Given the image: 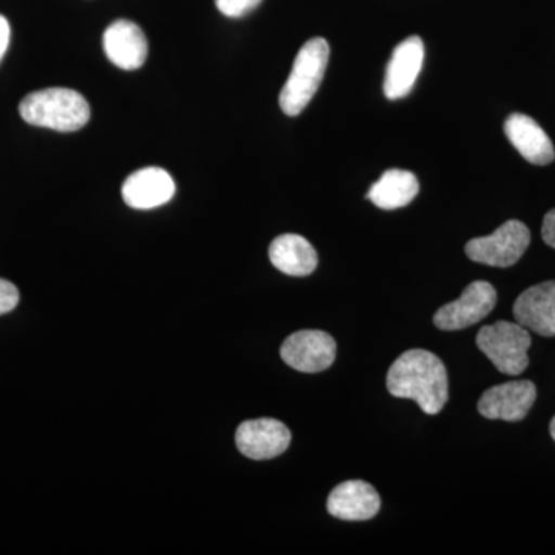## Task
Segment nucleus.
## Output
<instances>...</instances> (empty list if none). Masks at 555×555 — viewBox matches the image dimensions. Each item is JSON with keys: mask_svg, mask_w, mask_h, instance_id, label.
I'll use <instances>...</instances> for the list:
<instances>
[{"mask_svg": "<svg viewBox=\"0 0 555 555\" xmlns=\"http://www.w3.org/2000/svg\"><path fill=\"white\" fill-rule=\"evenodd\" d=\"M262 0H215L217 9L228 17H243L257 9Z\"/></svg>", "mask_w": 555, "mask_h": 555, "instance_id": "nucleus-18", "label": "nucleus"}, {"mask_svg": "<svg viewBox=\"0 0 555 555\" xmlns=\"http://www.w3.org/2000/svg\"><path fill=\"white\" fill-rule=\"evenodd\" d=\"M102 46L108 61L127 72L141 68L147 61V38L134 22L126 20L113 22L104 33Z\"/></svg>", "mask_w": 555, "mask_h": 555, "instance_id": "nucleus-12", "label": "nucleus"}, {"mask_svg": "<svg viewBox=\"0 0 555 555\" xmlns=\"http://www.w3.org/2000/svg\"><path fill=\"white\" fill-rule=\"evenodd\" d=\"M542 236L547 246L555 248V208L547 211L545 219H543Z\"/></svg>", "mask_w": 555, "mask_h": 555, "instance_id": "nucleus-20", "label": "nucleus"}, {"mask_svg": "<svg viewBox=\"0 0 555 555\" xmlns=\"http://www.w3.org/2000/svg\"><path fill=\"white\" fill-rule=\"evenodd\" d=\"M513 312L520 326L540 337H555V281L529 287L514 302Z\"/></svg>", "mask_w": 555, "mask_h": 555, "instance_id": "nucleus-10", "label": "nucleus"}, {"mask_svg": "<svg viewBox=\"0 0 555 555\" xmlns=\"http://www.w3.org/2000/svg\"><path fill=\"white\" fill-rule=\"evenodd\" d=\"M328 56L331 49L323 38L310 39L299 50L280 94V107L287 116H298L315 96L326 73Z\"/></svg>", "mask_w": 555, "mask_h": 555, "instance_id": "nucleus-3", "label": "nucleus"}, {"mask_svg": "<svg viewBox=\"0 0 555 555\" xmlns=\"http://www.w3.org/2000/svg\"><path fill=\"white\" fill-rule=\"evenodd\" d=\"M379 507L382 499L374 486L361 480L338 485L327 499L328 514L339 520H371L377 516Z\"/></svg>", "mask_w": 555, "mask_h": 555, "instance_id": "nucleus-13", "label": "nucleus"}, {"mask_svg": "<svg viewBox=\"0 0 555 555\" xmlns=\"http://www.w3.org/2000/svg\"><path fill=\"white\" fill-rule=\"evenodd\" d=\"M532 345L528 328L509 321H496L480 328L477 346L502 374H524L529 364L528 350Z\"/></svg>", "mask_w": 555, "mask_h": 555, "instance_id": "nucleus-4", "label": "nucleus"}, {"mask_svg": "<svg viewBox=\"0 0 555 555\" xmlns=\"http://www.w3.org/2000/svg\"><path fill=\"white\" fill-rule=\"evenodd\" d=\"M292 434L284 423L273 418L244 422L236 430V447L251 460H270L291 447Z\"/></svg>", "mask_w": 555, "mask_h": 555, "instance_id": "nucleus-9", "label": "nucleus"}, {"mask_svg": "<svg viewBox=\"0 0 555 555\" xmlns=\"http://www.w3.org/2000/svg\"><path fill=\"white\" fill-rule=\"evenodd\" d=\"M390 396L414 400L427 415H437L448 403V372L433 352L412 349L401 353L386 378Z\"/></svg>", "mask_w": 555, "mask_h": 555, "instance_id": "nucleus-1", "label": "nucleus"}, {"mask_svg": "<svg viewBox=\"0 0 555 555\" xmlns=\"http://www.w3.org/2000/svg\"><path fill=\"white\" fill-rule=\"evenodd\" d=\"M20 302V291L10 281L0 278V315L11 312L16 309Z\"/></svg>", "mask_w": 555, "mask_h": 555, "instance_id": "nucleus-19", "label": "nucleus"}, {"mask_svg": "<svg viewBox=\"0 0 555 555\" xmlns=\"http://www.w3.org/2000/svg\"><path fill=\"white\" fill-rule=\"evenodd\" d=\"M173 178L159 167H147L134 171L122 185V198L127 206L138 210H150L169 203L175 196Z\"/></svg>", "mask_w": 555, "mask_h": 555, "instance_id": "nucleus-14", "label": "nucleus"}, {"mask_svg": "<svg viewBox=\"0 0 555 555\" xmlns=\"http://www.w3.org/2000/svg\"><path fill=\"white\" fill-rule=\"evenodd\" d=\"M20 113L25 122L43 129L72 133L87 126L90 105L82 94L72 89L35 91L22 100Z\"/></svg>", "mask_w": 555, "mask_h": 555, "instance_id": "nucleus-2", "label": "nucleus"}, {"mask_svg": "<svg viewBox=\"0 0 555 555\" xmlns=\"http://www.w3.org/2000/svg\"><path fill=\"white\" fill-rule=\"evenodd\" d=\"M420 192V182L408 170H387L369 190L367 198L383 210L406 207Z\"/></svg>", "mask_w": 555, "mask_h": 555, "instance_id": "nucleus-17", "label": "nucleus"}, {"mask_svg": "<svg viewBox=\"0 0 555 555\" xmlns=\"http://www.w3.org/2000/svg\"><path fill=\"white\" fill-rule=\"evenodd\" d=\"M10 36V22L7 21L5 16L0 14V61H2V57L5 56L7 50H9Z\"/></svg>", "mask_w": 555, "mask_h": 555, "instance_id": "nucleus-21", "label": "nucleus"}, {"mask_svg": "<svg viewBox=\"0 0 555 555\" xmlns=\"http://www.w3.org/2000/svg\"><path fill=\"white\" fill-rule=\"evenodd\" d=\"M425 60V46L422 38L411 36L398 43L386 68L385 94L387 100L396 101L408 96L414 87Z\"/></svg>", "mask_w": 555, "mask_h": 555, "instance_id": "nucleus-11", "label": "nucleus"}, {"mask_svg": "<svg viewBox=\"0 0 555 555\" xmlns=\"http://www.w3.org/2000/svg\"><path fill=\"white\" fill-rule=\"evenodd\" d=\"M550 433L551 437H553V440L555 441V416L553 420H551Z\"/></svg>", "mask_w": 555, "mask_h": 555, "instance_id": "nucleus-22", "label": "nucleus"}, {"mask_svg": "<svg viewBox=\"0 0 555 555\" xmlns=\"http://www.w3.org/2000/svg\"><path fill=\"white\" fill-rule=\"evenodd\" d=\"M496 291L488 281H474L462 297L437 310L434 324L440 331H463L485 320L494 310Z\"/></svg>", "mask_w": 555, "mask_h": 555, "instance_id": "nucleus-6", "label": "nucleus"}, {"mask_svg": "<svg viewBox=\"0 0 555 555\" xmlns=\"http://www.w3.org/2000/svg\"><path fill=\"white\" fill-rule=\"evenodd\" d=\"M337 343L323 331H299L281 346V358L295 371L318 374L334 364Z\"/></svg>", "mask_w": 555, "mask_h": 555, "instance_id": "nucleus-7", "label": "nucleus"}, {"mask_svg": "<svg viewBox=\"0 0 555 555\" xmlns=\"http://www.w3.org/2000/svg\"><path fill=\"white\" fill-rule=\"evenodd\" d=\"M270 262L288 276H308L315 272L318 255L315 248L302 236L287 233L278 236L269 247Z\"/></svg>", "mask_w": 555, "mask_h": 555, "instance_id": "nucleus-16", "label": "nucleus"}, {"mask_svg": "<svg viewBox=\"0 0 555 555\" xmlns=\"http://www.w3.org/2000/svg\"><path fill=\"white\" fill-rule=\"evenodd\" d=\"M531 244V232L524 222L511 219L492 235L470 240L466 244L467 258L491 268H511L524 257Z\"/></svg>", "mask_w": 555, "mask_h": 555, "instance_id": "nucleus-5", "label": "nucleus"}, {"mask_svg": "<svg viewBox=\"0 0 555 555\" xmlns=\"http://www.w3.org/2000/svg\"><path fill=\"white\" fill-rule=\"evenodd\" d=\"M535 398L534 383L518 379L486 390L478 401V412L489 420L521 422L534 406Z\"/></svg>", "mask_w": 555, "mask_h": 555, "instance_id": "nucleus-8", "label": "nucleus"}, {"mask_svg": "<svg viewBox=\"0 0 555 555\" xmlns=\"http://www.w3.org/2000/svg\"><path fill=\"white\" fill-rule=\"evenodd\" d=\"M505 133L528 163L547 166L555 159L554 144L546 131L524 113H514L506 119Z\"/></svg>", "mask_w": 555, "mask_h": 555, "instance_id": "nucleus-15", "label": "nucleus"}]
</instances>
